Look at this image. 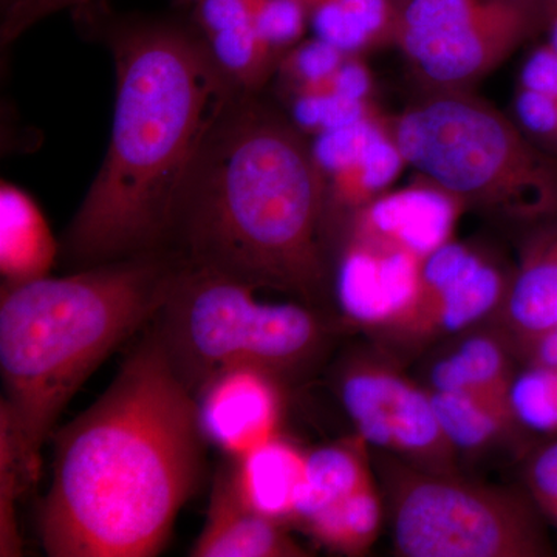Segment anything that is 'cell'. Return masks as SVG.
Returning a JSON list of instances; mask_svg holds the SVG:
<instances>
[{"instance_id":"obj_1","label":"cell","mask_w":557,"mask_h":557,"mask_svg":"<svg viewBox=\"0 0 557 557\" xmlns=\"http://www.w3.org/2000/svg\"><path fill=\"white\" fill-rule=\"evenodd\" d=\"M205 443L197 398L146 329L108 391L54 434L47 556L159 555L199 490Z\"/></svg>"},{"instance_id":"obj_2","label":"cell","mask_w":557,"mask_h":557,"mask_svg":"<svg viewBox=\"0 0 557 557\" xmlns=\"http://www.w3.org/2000/svg\"><path fill=\"white\" fill-rule=\"evenodd\" d=\"M98 16L115 62V112L101 170L60 242L73 271L166 251L185 180L237 91L194 27Z\"/></svg>"},{"instance_id":"obj_3","label":"cell","mask_w":557,"mask_h":557,"mask_svg":"<svg viewBox=\"0 0 557 557\" xmlns=\"http://www.w3.org/2000/svg\"><path fill=\"white\" fill-rule=\"evenodd\" d=\"M327 182L292 116L236 91L185 180L166 251L317 307L329 288Z\"/></svg>"},{"instance_id":"obj_4","label":"cell","mask_w":557,"mask_h":557,"mask_svg":"<svg viewBox=\"0 0 557 557\" xmlns=\"http://www.w3.org/2000/svg\"><path fill=\"white\" fill-rule=\"evenodd\" d=\"M182 267L174 252H150L2 287L0 435L25 491L62 410L110 354L152 324Z\"/></svg>"},{"instance_id":"obj_5","label":"cell","mask_w":557,"mask_h":557,"mask_svg":"<svg viewBox=\"0 0 557 557\" xmlns=\"http://www.w3.org/2000/svg\"><path fill=\"white\" fill-rule=\"evenodd\" d=\"M256 289L183 262L149 327L194 397L234 369H256L288 383L329 350L333 329L314 307L260 302Z\"/></svg>"},{"instance_id":"obj_6","label":"cell","mask_w":557,"mask_h":557,"mask_svg":"<svg viewBox=\"0 0 557 557\" xmlns=\"http://www.w3.org/2000/svg\"><path fill=\"white\" fill-rule=\"evenodd\" d=\"M421 178L465 207L537 223L557 218V157L469 90H431L388 119Z\"/></svg>"},{"instance_id":"obj_7","label":"cell","mask_w":557,"mask_h":557,"mask_svg":"<svg viewBox=\"0 0 557 557\" xmlns=\"http://www.w3.org/2000/svg\"><path fill=\"white\" fill-rule=\"evenodd\" d=\"M395 548L406 557L552 555L533 507L516 494L450 478L405 471L392 496Z\"/></svg>"},{"instance_id":"obj_8","label":"cell","mask_w":557,"mask_h":557,"mask_svg":"<svg viewBox=\"0 0 557 557\" xmlns=\"http://www.w3.org/2000/svg\"><path fill=\"white\" fill-rule=\"evenodd\" d=\"M392 2V42L431 90H469L548 21L547 0Z\"/></svg>"},{"instance_id":"obj_9","label":"cell","mask_w":557,"mask_h":557,"mask_svg":"<svg viewBox=\"0 0 557 557\" xmlns=\"http://www.w3.org/2000/svg\"><path fill=\"white\" fill-rule=\"evenodd\" d=\"M339 395L359 437L376 448L394 449L449 472L454 446L440 426L431 394L399 373L372 362H357L343 372Z\"/></svg>"},{"instance_id":"obj_10","label":"cell","mask_w":557,"mask_h":557,"mask_svg":"<svg viewBox=\"0 0 557 557\" xmlns=\"http://www.w3.org/2000/svg\"><path fill=\"white\" fill-rule=\"evenodd\" d=\"M423 262L405 249L350 234L335 271L339 310L357 324L401 330L420 300Z\"/></svg>"},{"instance_id":"obj_11","label":"cell","mask_w":557,"mask_h":557,"mask_svg":"<svg viewBox=\"0 0 557 557\" xmlns=\"http://www.w3.org/2000/svg\"><path fill=\"white\" fill-rule=\"evenodd\" d=\"M509 281L468 245L448 242L423 262L416 313L401 329L412 336L456 333L504 302Z\"/></svg>"},{"instance_id":"obj_12","label":"cell","mask_w":557,"mask_h":557,"mask_svg":"<svg viewBox=\"0 0 557 557\" xmlns=\"http://www.w3.org/2000/svg\"><path fill=\"white\" fill-rule=\"evenodd\" d=\"M282 386L256 369L222 373L197 397L205 437L233 458L276 437L284 408Z\"/></svg>"},{"instance_id":"obj_13","label":"cell","mask_w":557,"mask_h":557,"mask_svg":"<svg viewBox=\"0 0 557 557\" xmlns=\"http://www.w3.org/2000/svg\"><path fill=\"white\" fill-rule=\"evenodd\" d=\"M465 208L453 194L420 178L409 188L384 193L355 212L350 234L424 260L450 242Z\"/></svg>"},{"instance_id":"obj_14","label":"cell","mask_w":557,"mask_h":557,"mask_svg":"<svg viewBox=\"0 0 557 557\" xmlns=\"http://www.w3.org/2000/svg\"><path fill=\"white\" fill-rule=\"evenodd\" d=\"M215 67L237 91H262L278 62L260 38L251 0H186Z\"/></svg>"},{"instance_id":"obj_15","label":"cell","mask_w":557,"mask_h":557,"mask_svg":"<svg viewBox=\"0 0 557 557\" xmlns=\"http://www.w3.org/2000/svg\"><path fill=\"white\" fill-rule=\"evenodd\" d=\"M306 549L285 523L249 507L234 482L233 467L215 474L203 530L190 548L194 557H299Z\"/></svg>"},{"instance_id":"obj_16","label":"cell","mask_w":557,"mask_h":557,"mask_svg":"<svg viewBox=\"0 0 557 557\" xmlns=\"http://www.w3.org/2000/svg\"><path fill=\"white\" fill-rule=\"evenodd\" d=\"M536 226L500 306L507 327L527 347L557 327V218Z\"/></svg>"},{"instance_id":"obj_17","label":"cell","mask_w":557,"mask_h":557,"mask_svg":"<svg viewBox=\"0 0 557 557\" xmlns=\"http://www.w3.org/2000/svg\"><path fill=\"white\" fill-rule=\"evenodd\" d=\"M61 256L46 215L24 189L0 185V274L2 287L50 276Z\"/></svg>"},{"instance_id":"obj_18","label":"cell","mask_w":557,"mask_h":557,"mask_svg":"<svg viewBox=\"0 0 557 557\" xmlns=\"http://www.w3.org/2000/svg\"><path fill=\"white\" fill-rule=\"evenodd\" d=\"M307 454L276 435L239 458H234V482L249 507L267 518L288 523L295 515Z\"/></svg>"},{"instance_id":"obj_19","label":"cell","mask_w":557,"mask_h":557,"mask_svg":"<svg viewBox=\"0 0 557 557\" xmlns=\"http://www.w3.org/2000/svg\"><path fill=\"white\" fill-rule=\"evenodd\" d=\"M362 443H335L307 454L292 522L306 525L372 480Z\"/></svg>"},{"instance_id":"obj_20","label":"cell","mask_w":557,"mask_h":557,"mask_svg":"<svg viewBox=\"0 0 557 557\" xmlns=\"http://www.w3.org/2000/svg\"><path fill=\"white\" fill-rule=\"evenodd\" d=\"M406 164L401 150L386 126L375 135L368 148L354 161L325 177L329 194V215L336 211L358 212L379 199L398 178Z\"/></svg>"},{"instance_id":"obj_21","label":"cell","mask_w":557,"mask_h":557,"mask_svg":"<svg viewBox=\"0 0 557 557\" xmlns=\"http://www.w3.org/2000/svg\"><path fill=\"white\" fill-rule=\"evenodd\" d=\"M431 381L434 391L468 392L507 403L512 383L504 347L486 335L471 336L438 361L432 369Z\"/></svg>"},{"instance_id":"obj_22","label":"cell","mask_w":557,"mask_h":557,"mask_svg":"<svg viewBox=\"0 0 557 557\" xmlns=\"http://www.w3.org/2000/svg\"><path fill=\"white\" fill-rule=\"evenodd\" d=\"M443 434L458 449L490 445L516 420L507 401L468 392H431Z\"/></svg>"},{"instance_id":"obj_23","label":"cell","mask_w":557,"mask_h":557,"mask_svg":"<svg viewBox=\"0 0 557 557\" xmlns=\"http://www.w3.org/2000/svg\"><path fill=\"white\" fill-rule=\"evenodd\" d=\"M381 504L372 480L339 504L325 509L304 528L319 544L343 555H361L379 536Z\"/></svg>"},{"instance_id":"obj_24","label":"cell","mask_w":557,"mask_h":557,"mask_svg":"<svg viewBox=\"0 0 557 557\" xmlns=\"http://www.w3.org/2000/svg\"><path fill=\"white\" fill-rule=\"evenodd\" d=\"M512 416L537 431L557 429V372L534 368L512 380L509 387Z\"/></svg>"},{"instance_id":"obj_25","label":"cell","mask_w":557,"mask_h":557,"mask_svg":"<svg viewBox=\"0 0 557 557\" xmlns=\"http://www.w3.org/2000/svg\"><path fill=\"white\" fill-rule=\"evenodd\" d=\"M260 38L278 64L288 51L302 42L310 25L304 0H251Z\"/></svg>"},{"instance_id":"obj_26","label":"cell","mask_w":557,"mask_h":557,"mask_svg":"<svg viewBox=\"0 0 557 557\" xmlns=\"http://www.w3.org/2000/svg\"><path fill=\"white\" fill-rule=\"evenodd\" d=\"M347 57L350 54L343 53L325 40H302L285 54L278 64L277 73L287 81L289 90L298 89L329 78Z\"/></svg>"},{"instance_id":"obj_27","label":"cell","mask_w":557,"mask_h":557,"mask_svg":"<svg viewBox=\"0 0 557 557\" xmlns=\"http://www.w3.org/2000/svg\"><path fill=\"white\" fill-rule=\"evenodd\" d=\"M515 112L516 123L528 137L557 157V98L519 86Z\"/></svg>"},{"instance_id":"obj_28","label":"cell","mask_w":557,"mask_h":557,"mask_svg":"<svg viewBox=\"0 0 557 557\" xmlns=\"http://www.w3.org/2000/svg\"><path fill=\"white\" fill-rule=\"evenodd\" d=\"M91 2L97 0H20L3 10L2 44L7 46L14 42L51 14L61 13L64 10H76Z\"/></svg>"},{"instance_id":"obj_29","label":"cell","mask_w":557,"mask_h":557,"mask_svg":"<svg viewBox=\"0 0 557 557\" xmlns=\"http://www.w3.org/2000/svg\"><path fill=\"white\" fill-rule=\"evenodd\" d=\"M304 2L307 10L325 5L346 11L368 28L376 44L392 40L395 21V7L392 0H304Z\"/></svg>"},{"instance_id":"obj_30","label":"cell","mask_w":557,"mask_h":557,"mask_svg":"<svg viewBox=\"0 0 557 557\" xmlns=\"http://www.w3.org/2000/svg\"><path fill=\"white\" fill-rule=\"evenodd\" d=\"M527 479L537 507L557 525V442L539 450L528 467Z\"/></svg>"},{"instance_id":"obj_31","label":"cell","mask_w":557,"mask_h":557,"mask_svg":"<svg viewBox=\"0 0 557 557\" xmlns=\"http://www.w3.org/2000/svg\"><path fill=\"white\" fill-rule=\"evenodd\" d=\"M519 86L557 98V51L548 42L531 51L520 73Z\"/></svg>"},{"instance_id":"obj_32","label":"cell","mask_w":557,"mask_h":557,"mask_svg":"<svg viewBox=\"0 0 557 557\" xmlns=\"http://www.w3.org/2000/svg\"><path fill=\"white\" fill-rule=\"evenodd\" d=\"M528 348L533 355L536 368L557 372V327L542 333Z\"/></svg>"},{"instance_id":"obj_33","label":"cell","mask_w":557,"mask_h":557,"mask_svg":"<svg viewBox=\"0 0 557 557\" xmlns=\"http://www.w3.org/2000/svg\"><path fill=\"white\" fill-rule=\"evenodd\" d=\"M557 10V0H547V11L548 14L552 13V11Z\"/></svg>"},{"instance_id":"obj_34","label":"cell","mask_w":557,"mask_h":557,"mask_svg":"<svg viewBox=\"0 0 557 557\" xmlns=\"http://www.w3.org/2000/svg\"><path fill=\"white\" fill-rule=\"evenodd\" d=\"M16 2H20V0H2L3 10L9 9V7L14 5Z\"/></svg>"}]
</instances>
